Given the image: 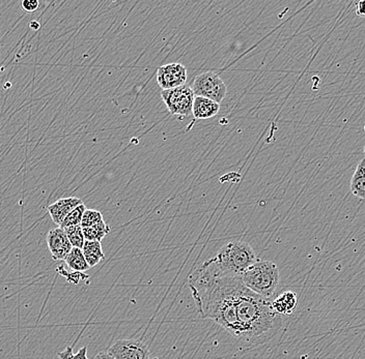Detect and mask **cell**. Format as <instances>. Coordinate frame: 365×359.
<instances>
[{"mask_svg":"<svg viewBox=\"0 0 365 359\" xmlns=\"http://www.w3.org/2000/svg\"><path fill=\"white\" fill-rule=\"evenodd\" d=\"M188 283L200 316L240 341L265 339L280 321L270 300L250 291L241 279L219 274L208 261L190 274Z\"/></svg>","mask_w":365,"mask_h":359,"instance_id":"6da1fadb","label":"cell"},{"mask_svg":"<svg viewBox=\"0 0 365 359\" xmlns=\"http://www.w3.org/2000/svg\"><path fill=\"white\" fill-rule=\"evenodd\" d=\"M258 259L249 244L237 240L222 246L215 257L207 261L223 276L241 278L242 274Z\"/></svg>","mask_w":365,"mask_h":359,"instance_id":"7a4b0ae2","label":"cell"},{"mask_svg":"<svg viewBox=\"0 0 365 359\" xmlns=\"http://www.w3.org/2000/svg\"><path fill=\"white\" fill-rule=\"evenodd\" d=\"M240 279L250 291L270 300L280 286V269L275 263L258 259Z\"/></svg>","mask_w":365,"mask_h":359,"instance_id":"3957f363","label":"cell"},{"mask_svg":"<svg viewBox=\"0 0 365 359\" xmlns=\"http://www.w3.org/2000/svg\"><path fill=\"white\" fill-rule=\"evenodd\" d=\"M194 97H206L219 104L226 99L228 88L218 73L206 72L195 78L192 86Z\"/></svg>","mask_w":365,"mask_h":359,"instance_id":"277c9868","label":"cell"},{"mask_svg":"<svg viewBox=\"0 0 365 359\" xmlns=\"http://www.w3.org/2000/svg\"><path fill=\"white\" fill-rule=\"evenodd\" d=\"M161 97L172 115L189 116L192 113L194 94L188 85L162 90Z\"/></svg>","mask_w":365,"mask_h":359,"instance_id":"5b68a950","label":"cell"},{"mask_svg":"<svg viewBox=\"0 0 365 359\" xmlns=\"http://www.w3.org/2000/svg\"><path fill=\"white\" fill-rule=\"evenodd\" d=\"M114 359H150V350L138 339H120L108 349Z\"/></svg>","mask_w":365,"mask_h":359,"instance_id":"8992f818","label":"cell"},{"mask_svg":"<svg viewBox=\"0 0 365 359\" xmlns=\"http://www.w3.org/2000/svg\"><path fill=\"white\" fill-rule=\"evenodd\" d=\"M187 81V70L183 64H166L160 66L157 71V82L162 90H172L185 85Z\"/></svg>","mask_w":365,"mask_h":359,"instance_id":"52a82bcc","label":"cell"},{"mask_svg":"<svg viewBox=\"0 0 365 359\" xmlns=\"http://www.w3.org/2000/svg\"><path fill=\"white\" fill-rule=\"evenodd\" d=\"M47 246H48L54 260L57 261L64 260L72 250V246H71L64 229L60 227L49 231L48 235H47Z\"/></svg>","mask_w":365,"mask_h":359,"instance_id":"ba28073f","label":"cell"},{"mask_svg":"<svg viewBox=\"0 0 365 359\" xmlns=\"http://www.w3.org/2000/svg\"><path fill=\"white\" fill-rule=\"evenodd\" d=\"M80 204H82L81 199L71 197V198L60 199L53 204L49 205L47 209L53 222L60 226L64 218Z\"/></svg>","mask_w":365,"mask_h":359,"instance_id":"9c48e42d","label":"cell"},{"mask_svg":"<svg viewBox=\"0 0 365 359\" xmlns=\"http://www.w3.org/2000/svg\"><path fill=\"white\" fill-rule=\"evenodd\" d=\"M220 105L206 99V97H194L192 105V114L196 120H208L219 113Z\"/></svg>","mask_w":365,"mask_h":359,"instance_id":"30bf717a","label":"cell"},{"mask_svg":"<svg viewBox=\"0 0 365 359\" xmlns=\"http://www.w3.org/2000/svg\"><path fill=\"white\" fill-rule=\"evenodd\" d=\"M298 304V297L296 293L286 291L278 295L273 302H271V309L277 316H289L293 314Z\"/></svg>","mask_w":365,"mask_h":359,"instance_id":"8fae6325","label":"cell"},{"mask_svg":"<svg viewBox=\"0 0 365 359\" xmlns=\"http://www.w3.org/2000/svg\"><path fill=\"white\" fill-rule=\"evenodd\" d=\"M81 251L90 268L98 265L105 258L102 244L99 241H88V240H85Z\"/></svg>","mask_w":365,"mask_h":359,"instance_id":"7c38bea8","label":"cell"},{"mask_svg":"<svg viewBox=\"0 0 365 359\" xmlns=\"http://www.w3.org/2000/svg\"><path fill=\"white\" fill-rule=\"evenodd\" d=\"M364 159L360 161L356 168L355 173L351 181V191L354 196L359 199H364L365 196V171Z\"/></svg>","mask_w":365,"mask_h":359,"instance_id":"4fadbf2b","label":"cell"},{"mask_svg":"<svg viewBox=\"0 0 365 359\" xmlns=\"http://www.w3.org/2000/svg\"><path fill=\"white\" fill-rule=\"evenodd\" d=\"M111 228L106 224L105 220L94 225V226L88 227V228L82 229L84 239L88 241H102L109 234Z\"/></svg>","mask_w":365,"mask_h":359,"instance_id":"5bb4252c","label":"cell"},{"mask_svg":"<svg viewBox=\"0 0 365 359\" xmlns=\"http://www.w3.org/2000/svg\"><path fill=\"white\" fill-rule=\"evenodd\" d=\"M64 261H66L67 265H68L71 269L74 270L75 272L81 274V272L90 269V266H88V262H86L85 258H84L82 251L80 250V248H72V250L69 253Z\"/></svg>","mask_w":365,"mask_h":359,"instance_id":"9a60e30c","label":"cell"},{"mask_svg":"<svg viewBox=\"0 0 365 359\" xmlns=\"http://www.w3.org/2000/svg\"><path fill=\"white\" fill-rule=\"evenodd\" d=\"M64 231L72 248H80V250H81L84 241H85L83 232H82L81 226L78 225V226L67 227V228H64Z\"/></svg>","mask_w":365,"mask_h":359,"instance_id":"2e32d148","label":"cell"},{"mask_svg":"<svg viewBox=\"0 0 365 359\" xmlns=\"http://www.w3.org/2000/svg\"><path fill=\"white\" fill-rule=\"evenodd\" d=\"M86 206L82 203L78 206L75 207L68 216L64 218L60 224V228L64 229L67 227L78 226L81 224L82 216H83L84 211H85Z\"/></svg>","mask_w":365,"mask_h":359,"instance_id":"e0dca14e","label":"cell"},{"mask_svg":"<svg viewBox=\"0 0 365 359\" xmlns=\"http://www.w3.org/2000/svg\"><path fill=\"white\" fill-rule=\"evenodd\" d=\"M104 220L102 213L99 211H95V209H86L84 211L83 216H82L81 228H88V227L94 226V225L99 224V223Z\"/></svg>","mask_w":365,"mask_h":359,"instance_id":"ac0fdd59","label":"cell"},{"mask_svg":"<svg viewBox=\"0 0 365 359\" xmlns=\"http://www.w3.org/2000/svg\"><path fill=\"white\" fill-rule=\"evenodd\" d=\"M57 356L60 359H88V348L82 347L76 354H74L72 347H67L64 351L58 352Z\"/></svg>","mask_w":365,"mask_h":359,"instance_id":"d6986e66","label":"cell"},{"mask_svg":"<svg viewBox=\"0 0 365 359\" xmlns=\"http://www.w3.org/2000/svg\"><path fill=\"white\" fill-rule=\"evenodd\" d=\"M21 8L23 10L27 13H34L38 10L40 3L38 0H23L20 3Z\"/></svg>","mask_w":365,"mask_h":359,"instance_id":"ffe728a7","label":"cell"},{"mask_svg":"<svg viewBox=\"0 0 365 359\" xmlns=\"http://www.w3.org/2000/svg\"><path fill=\"white\" fill-rule=\"evenodd\" d=\"M364 1H359L356 4V13L359 15L360 17L364 16Z\"/></svg>","mask_w":365,"mask_h":359,"instance_id":"44dd1931","label":"cell"},{"mask_svg":"<svg viewBox=\"0 0 365 359\" xmlns=\"http://www.w3.org/2000/svg\"><path fill=\"white\" fill-rule=\"evenodd\" d=\"M94 359H114L112 356H110L107 352H101V353L97 354Z\"/></svg>","mask_w":365,"mask_h":359,"instance_id":"7402d4cb","label":"cell"},{"mask_svg":"<svg viewBox=\"0 0 365 359\" xmlns=\"http://www.w3.org/2000/svg\"><path fill=\"white\" fill-rule=\"evenodd\" d=\"M30 27L34 28V29H38V28L40 27V24H39L36 21H32V22L30 23Z\"/></svg>","mask_w":365,"mask_h":359,"instance_id":"603a6c76","label":"cell"}]
</instances>
